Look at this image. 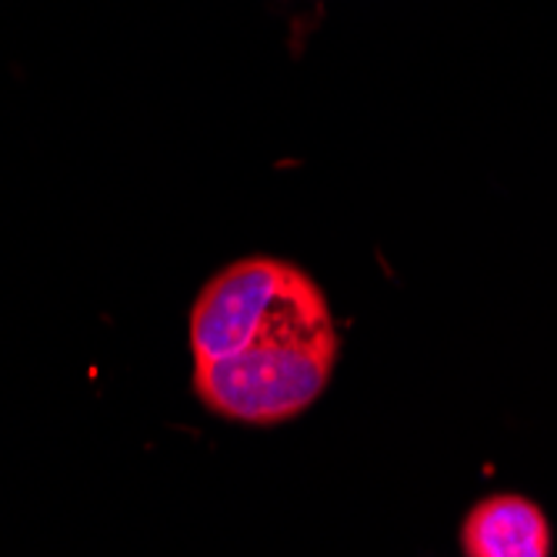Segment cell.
<instances>
[{"label": "cell", "instance_id": "obj_2", "mask_svg": "<svg viewBox=\"0 0 557 557\" xmlns=\"http://www.w3.org/2000/svg\"><path fill=\"white\" fill-rule=\"evenodd\" d=\"M461 547L468 557H547L550 524L531 497L491 494L468 511Z\"/></svg>", "mask_w": 557, "mask_h": 557}, {"label": "cell", "instance_id": "obj_1", "mask_svg": "<svg viewBox=\"0 0 557 557\" xmlns=\"http://www.w3.org/2000/svg\"><path fill=\"white\" fill-rule=\"evenodd\" d=\"M187 344L197 400L247 428H277L311 411L341 358L321 284L268 255L240 258L200 287Z\"/></svg>", "mask_w": 557, "mask_h": 557}]
</instances>
